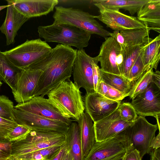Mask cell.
Instances as JSON below:
<instances>
[{
	"label": "cell",
	"instance_id": "obj_1",
	"mask_svg": "<svg viewBox=\"0 0 160 160\" xmlns=\"http://www.w3.org/2000/svg\"><path fill=\"white\" fill-rule=\"evenodd\" d=\"M77 49L59 44L46 55L28 68L42 71L34 97H43L62 82L70 80Z\"/></svg>",
	"mask_w": 160,
	"mask_h": 160
},
{
	"label": "cell",
	"instance_id": "obj_2",
	"mask_svg": "<svg viewBox=\"0 0 160 160\" xmlns=\"http://www.w3.org/2000/svg\"><path fill=\"white\" fill-rule=\"evenodd\" d=\"M48 99L63 117L78 120L85 110L81 92L70 80L63 81L47 94Z\"/></svg>",
	"mask_w": 160,
	"mask_h": 160
},
{
	"label": "cell",
	"instance_id": "obj_3",
	"mask_svg": "<svg viewBox=\"0 0 160 160\" xmlns=\"http://www.w3.org/2000/svg\"><path fill=\"white\" fill-rule=\"evenodd\" d=\"M158 129L157 124H151L144 117L139 116L131 125L115 137L123 144L126 150L135 149L142 158L151 150L150 143Z\"/></svg>",
	"mask_w": 160,
	"mask_h": 160
},
{
	"label": "cell",
	"instance_id": "obj_4",
	"mask_svg": "<svg viewBox=\"0 0 160 160\" xmlns=\"http://www.w3.org/2000/svg\"><path fill=\"white\" fill-rule=\"evenodd\" d=\"M38 29L39 37L46 42L74 47L78 49H83L88 46L92 35L82 29L66 24L40 26Z\"/></svg>",
	"mask_w": 160,
	"mask_h": 160
},
{
	"label": "cell",
	"instance_id": "obj_5",
	"mask_svg": "<svg viewBox=\"0 0 160 160\" xmlns=\"http://www.w3.org/2000/svg\"><path fill=\"white\" fill-rule=\"evenodd\" d=\"M53 15V24H66L72 25L87 31L91 34H96L105 38L111 36L112 33L105 29L88 12L78 9L55 7Z\"/></svg>",
	"mask_w": 160,
	"mask_h": 160
},
{
	"label": "cell",
	"instance_id": "obj_6",
	"mask_svg": "<svg viewBox=\"0 0 160 160\" xmlns=\"http://www.w3.org/2000/svg\"><path fill=\"white\" fill-rule=\"evenodd\" d=\"M65 134L58 132L32 130L24 139L12 142L11 156L7 160H12L19 156L48 147L62 146Z\"/></svg>",
	"mask_w": 160,
	"mask_h": 160
},
{
	"label": "cell",
	"instance_id": "obj_7",
	"mask_svg": "<svg viewBox=\"0 0 160 160\" xmlns=\"http://www.w3.org/2000/svg\"><path fill=\"white\" fill-rule=\"evenodd\" d=\"M52 48L40 38L27 40L3 53L11 62L20 69L28 68L48 53Z\"/></svg>",
	"mask_w": 160,
	"mask_h": 160
},
{
	"label": "cell",
	"instance_id": "obj_8",
	"mask_svg": "<svg viewBox=\"0 0 160 160\" xmlns=\"http://www.w3.org/2000/svg\"><path fill=\"white\" fill-rule=\"evenodd\" d=\"M42 73L39 69L25 68L17 74L12 92L18 103L27 102L34 97L38 81Z\"/></svg>",
	"mask_w": 160,
	"mask_h": 160
},
{
	"label": "cell",
	"instance_id": "obj_9",
	"mask_svg": "<svg viewBox=\"0 0 160 160\" xmlns=\"http://www.w3.org/2000/svg\"><path fill=\"white\" fill-rule=\"evenodd\" d=\"M95 59L88 55L84 49H77V56L73 67L74 83L82 88L87 93L95 92L93 81L92 63Z\"/></svg>",
	"mask_w": 160,
	"mask_h": 160
},
{
	"label": "cell",
	"instance_id": "obj_10",
	"mask_svg": "<svg viewBox=\"0 0 160 160\" xmlns=\"http://www.w3.org/2000/svg\"><path fill=\"white\" fill-rule=\"evenodd\" d=\"M15 121L18 124L25 126L31 130H39L65 134L68 126L60 122L40 115L14 108Z\"/></svg>",
	"mask_w": 160,
	"mask_h": 160
},
{
	"label": "cell",
	"instance_id": "obj_11",
	"mask_svg": "<svg viewBox=\"0 0 160 160\" xmlns=\"http://www.w3.org/2000/svg\"><path fill=\"white\" fill-rule=\"evenodd\" d=\"M131 103L139 116L160 117V89L152 82Z\"/></svg>",
	"mask_w": 160,
	"mask_h": 160
},
{
	"label": "cell",
	"instance_id": "obj_12",
	"mask_svg": "<svg viewBox=\"0 0 160 160\" xmlns=\"http://www.w3.org/2000/svg\"><path fill=\"white\" fill-rule=\"evenodd\" d=\"M14 108L57 121L68 126L73 121L62 116L48 99L41 96H35L27 102L18 103Z\"/></svg>",
	"mask_w": 160,
	"mask_h": 160
},
{
	"label": "cell",
	"instance_id": "obj_13",
	"mask_svg": "<svg viewBox=\"0 0 160 160\" xmlns=\"http://www.w3.org/2000/svg\"><path fill=\"white\" fill-rule=\"evenodd\" d=\"M100 14L95 18L105 24L114 31H121L148 28L137 17L124 14L119 10L108 9L99 10Z\"/></svg>",
	"mask_w": 160,
	"mask_h": 160
},
{
	"label": "cell",
	"instance_id": "obj_14",
	"mask_svg": "<svg viewBox=\"0 0 160 160\" xmlns=\"http://www.w3.org/2000/svg\"><path fill=\"white\" fill-rule=\"evenodd\" d=\"M120 103V101L110 100L97 92L86 93L84 97L85 112L93 122L110 114L118 108Z\"/></svg>",
	"mask_w": 160,
	"mask_h": 160
},
{
	"label": "cell",
	"instance_id": "obj_15",
	"mask_svg": "<svg viewBox=\"0 0 160 160\" xmlns=\"http://www.w3.org/2000/svg\"><path fill=\"white\" fill-rule=\"evenodd\" d=\"M133 122H128L122 120L118 109H117L108 116L93 122L96 142H101L114 138Z\"/></svg>",
	"mask_w": 160,
	"mask_h": 160
},
{
	"label": "cell",
	"instance_id": "obj_16",
	"mask_svg": "<svg viewBox=\"0 0 160 160\" xmlns=\"http://www.w3.org/2000/svg\"><path fill=\"white\" fill-rule=\"evenodd\" d=\"M126 149L116 137L95 142L84 160H113L123 156Z\"/></svg>",
	"mask_w": 160,
	"mask_h": 160
},
{
	"label": "cell",
	"instance_id": "obj_17",
	"mask_svg": "<svg viewBox=\"0 0 160 160\" xmlns=\"http://www.w3.org/2000/svg\"><path fill=\"white\" fill-rule=\"evenodd\" d=\"M121 49L116 39L112 36L105 38L97 56L100 62L101 69L108 73L121 75L117 62Z\"/></svg>",
	"mask_w": 160,
	"mask_h": 160
},
{
	"label": "cell",
	"instance_id": "obj_18",
	"mask_svg": "<svg viewBox=\"0 0 160 160\" xmlns=\"http://www.w3.org/2000/svg\"><path fill=\"white\" fill-rule=\"evenodd\" d=\"M14 5L19 13L28 18L46 15L53 11L58 0H13Z\"/></svg>",
	"mask_w": 160,
	"mask_h": 160
},
{
	"label": "cell",
	"instance_id": "obj_19",
	"mask_svg": "<svg viewBox=\"0 0 160 160\" xmlns=\"http://www.w3.org/2000/svg\"><path fill=\"white\" fill-rule=\"evenodd\" d=\"M8 6L4 22L0 31L6 38V44L9 45L15 42V38L21 26L29 18L19 13L14 7L13 0H6Z\"/></svg>",
	"mask_w": 160,
	"mask_h": 160
},
{
	"label": "cell",
	"instance_id": "obj_20",
	"mask_svg": "<svg viewBox=\"0 0 160 160\" xmlns=\"http://www.w3.org/2000/svg\"><path fill=\"white\" fill-rule=\"evenodd\" d=\"M76 122L78 126L82 155L84 158L96 142L94 123L85 112L82 113Z\"/></svg>",
	"mask_w": 160,
	"mask_h": 160
},
{
	"label": "cell",
	"instance_id": "obj_21",
	"mask_svg": "<svg viewBox=\"0 0 160 160\" xmlns=\"http://www.w3.org/2000/svg\"><path fill=\"white\" fill-rule=\"evenodd\" d=\"M150 30L144 28L114 31L111 36L114 37L121 49L132 46L142 44L146 38L149 37Z\"/></svg>",
	"mask_w": 160,
	"mask_h": 160
},
{
	"label": "cell",
	"instance_id": "obj_22",
	"mask_svg": "<svg viewBox=\"0 0 160 160\" xmlns=\"http://www.w3.org/2000/svg\"><path fill=\"white\" fill-rule=\"evenodd\" d=\"M138 19L151 30L160 32V0H150L137 13Z\"/></svg>",
	"mask_w": 160,
	"mask_h": 160
},
{
	"label": "cell",
	"instance_id": "obj_23",
	"mask_svg": "<svg viewBox=\"0 0 160 160\" xmlns=\"http://www.w3.org/2000/svg\"><path fill=\"white\" fill-rule=\"evenodd\" d=\"M150 0H93V4L99 10L108 9L119 10L120 9L129 12L131 15L138 13Z\"/></svg>",
	"mask_w": 160,
	"mask_h": 160
},
{
	"label": "cell",
	"instance_id": "obj_24",
	"mask_svg": "<svg viewBox=\"0 0 160 160\" xmlns=\"http://www.w3.org/2000/svg\"><path fill=\"white\" fill-rule=\"evenodd\" d=\"M65 150L72 160H84L82 153L81 145L78 123L72 122L65 134L63 144Z\"/></svg>",
	"mask_w": 160,
	"mask_h": 160
},
{
	"label": "cell",
	"instance_id": "obj_25",
	"mask_svg": "<svg viewBox=\"0 0 160 160\" xmlns=\"http://www.w3.org/2000/svg\"><path fill=\"white\" fill-rule=\"evenodd\" d=\"M160 35L154 39L147 38L143 59L145 68L157 69L160 59Z\"/></svg>",
	"mask_w": 160,
	"mask_h": 160
},
{
	"label": "cell",
	"instance_id": "obj_26",
	"mask_svg": "<svg viewBox=\"0 0 160 160\" xmlns=\"http://www.w3.org/2000/svg\"><path fill=\"white\" fill-rule=\"evenodd\" d=\"M21 70L15 66L0 50V79L8 84L12 90L14 87L16 76Z\"/></svg>",
	"mask_w": 160,
	"mask_h": 160
},
{
	"label": "cell",
	"instance_id": "obj_27",
	"mask_svg": "<svg viewBox=\"0 0 160 160\" xmlns=\"http://www.w3.org/2000/svg\"><path fill=\"white\" fill-rule=\"evenodd\" d=\"M147 38L142 44L129 47L122 49L123 60L120 73L122 76L128 79L130 70L139 54L144 47Z\"/></svg>",
	"mask_w": 160,
	"mask_h": 160
},
{
	"label": "cell",
	"instance_id": "obj_28",
	"mask_svg": "<svg viewBox=\"0 0 160 160\" xmlns=\"http://www.w3.org/2000/svg\"><path fill=\"white\" fill-rule=\"evenodd\" d=\"M101 79L108 85L120 92L127 94L130 91L132 82L121 75H118L104 72L100 69Z\"/></svg>",
	"mask_w": 160,
	"mask_h": 160
},
{
	"label": "cell",
	"instance_id": "obj_29",
	"mask_svg": "<svg viewBox=\"0 0 160 160\" xmlns=\"http://www.w3.org/2000/svg\"><path fill=\"white\" fill-rule=\"evenodd\" d=\"M153 69H150L145 71L135 82L131 87L130 91L127 94L130 99H133L137 96L143 92L152 82Z\"/></svg>",
	"mask_w": 160,
	"mask_h": 160
},
{
	"label": "cell",
	"instance_id": "obj_30",
	"mask_svg": "<svg viewBox=\"0 0 160 160\" xmlns=\"http://www.w3.org/2000/svg\"><path fill=\"white\" fill-rule=\"evenodd\" d=\"M62 146L45 148L18 156L12 160H49L59 152Z\"/></svg>",
	"mask_w": 160,
	"mask_h": 160
},
{
	"label": "cell",
	"instance_id": "obj_31",
	"mask_svg": "<svg viewBox=\"0 0 160 160\" xmlns=\"http://www.w3.org/2000/svg\"><path fill=\"white\" fill-rule=\"evenodd\" d=\"M144 47L139 54L130 70L128 78L132 83L135 82L145 71L151 69L145 68L144 65L143 54Z\"/></svg>",
	"mask_w": 160,
	"mask_h": 160
},
{
	"label": "cell",
	"instance_id": "obj_32",
	"mask_svg": "<svg viewBox=\"0 0 160 160\" xmlns=\"http://www.w3.org/2000/svg\"><path fill=\"white\" fill-rule=\"evenodd\" d=\"M13 102L7 96L0 95V117L9 120L15 121L13 112Z\"/></svg>",
	"mask_w": 160,
	"mask_h": 160
},
{
	"label": "cell",
	"instance_id": "obj_33",
	"mask_svg": "<svg viewBox=\"0 0 160 160\" xmlns=\"http://www.w3.org/2000/svg\"><path fill=\"white\" fill-rule=\"evenodd\" d=\"M121 119L127 122H132L137 118L138 115L131 103H120L118 108Z\"/></svg>",
	"mask_w": 160,
	"mask_h": 160
},
{
	"label": "cell",
	"instance_id": "obj_34",
	"mask_svg": "<svg viewBox=\"0 0 160 160\" xmlns=\"http://www.w3.org/2000/svg\"><path fill=\"white\" fill-rule=\"evenodd\" d=\"M31 130L25 126L19 124L4 138L11 142H17L25 139Z\"/></svg>",
	"mask_w": 160,
	"mask_h": 160
},
{
	"label": "cell",
	"instance_id": "obj_35",
	"mask_svg": "<svg viewBox=\"0 0 160 160\" xmlns=\"http://www.w3.org/2000/svg\"><path fill=\"white\" fill-rule=\"evenodd\" d=\"M18 125L15 121L9 120L0 117V136L4 138Z\"/></svg>",
	"mask_w": 160,
	"mask_h": 160
},
{
	"label": "cell",
	"instance_id": "obj_36",
	"mask_svg": "<svg viewBox=\"0 0 160 160\" xmlns=\"http://www.w3.org/2000/svg\"><path fill=\"white\" fill-rule=\"evenodd\" d=\"M99 62L97 56L92 63L93 69V81L94 91L96 92L99 83L100 81V68L98 65Z\"/></svg>",
	"mask_w": 160,
	"mask_h": 160
},
{
	"label": "cell",
	"instance_id": "obj_37",
	"mask_svg": "<svg viewBox=\"0 0 160 160\" xmlns=\"http://www.w3.org/2000/svg\"><path fill=\"white\" fill-rule=\"evenodd\" d=\"M12 142H0V160H7L11 156Z\"/></svg>",
	"mask_w": 160,
	"mask_h": 160
},
{
	"label": "cell",
	"instance_id": "obj_38",
	"mask_svg": "<svg viewBox=\"0 0 160 160\" xmlns=\"http://www.w3.org/2000/svg\"><path fill=\"white\" fill-rule=\"evenodd\" d=\"M127 97V94L121 92L114 88L108 85V90L106 98L115 101H120Z\"/></svg>",
	"mask_w": 160,
	"mask_h": 160
},
{
	"label": "cell",
	"instance_id": "obj_39",
	"mask_svg": "<svg viewBox=\"0 0 160 160\" xmlns=\"http://www.w3.org/2000/svg\"><path fill=\"white\" fill-rule=\"evenodd\" d=\"M139 152L136 149L127 150L124 154L122 160H142Z\"/></svg>",
	"mask_w": 160,
	"mask_h": 160
},
{
	"label": "cell",
	"instance_id": "obj_40",
	"mask_svg": "<svg viewBox=\"0 0 160 160\" xmlns=\"http://www.w3.org/2000/svg\"><path fill=\"white\" fill-rule=\"evenodd\" d=\"M108 90V85L102 81L99 83L96 92L106 98Z\"/></svg>",
	"mask_w": 160,
	"mask_h": 160
},
{
	"label": "cell",
	"instance_id": "obj_41",
	"mask_svg": "<svg viewBox=\"0 0 160 160\" xmlns=\"http://www.w3.org/2000/svg\"><path fill=\"white\" fill-rule=\"evenodd\" d=\"M150 147L152 149L160 148V133L159 132L158 134L152 140Z\"/></svg>",
	"mask_w": 160,
	"mask_h": 160
},
{
	"label": "cell",
	"instance_id": "obj_42",
	"mask_svg": "<svg viewBox=\"0 0 160 160\" xmlns=\"http://www.w3.org/2000/svg\"><path fill=\"white\" fill-rule=\"evenodd\" d=\"M152 82L160 89V72L159 71H156L155 72H153Z\"/></svg>",
	"mask_w": 160,
	"mask_h": 160
},
{
	"label": "cell",
	"instance_id": "obj_43",
	"mask_svg": "<svg viewBox=\"0 0 160 160\" xmlns=\"http://www.w3.org/2000/svg\"><path fill=\"white\" fill-rule=\"evenodd\" d=\"M149 153L150 160H160V148L152 149Z\"/></svg>",
	"mask_w": 160,
	"mask_h": 160
},
{
	"label": "cell",
	"instance_id": "obj_44",
	"mask_svg": "<svg viewBox=\"0 0 160 160\" xmlns=\"http://www.w3.org/2000/svg\"><path fill=\"white\" fill-rule=\"evenodd\" d=\"M65 151V148L63 145L59 152L49 160H62L64 155Z\"/></svg>",
	"mask_w": 160,
	"mask_h": 160
},
{
	"label": "cell",
	"instance_id": "obj_45",
	"mask_svg": "<svg viewBox=\"0 0 160 160\" xmlns=\"http://www.w3.org/2000/svg\"><path fill=\"white\" fill-rule=\"evenodd\" d=\"M62 160H72L69 154L65 150Z\"/></svg>",
	"mask_w": 160,
	"mask_h": 160
},
{
	"label": "cell",
	"instance_id": "obj_46",
	"mask_svg": "<svg viewBox=\"0 0 160 160\" xmlns=\"http://www.w3.org/2000/svg\"><path fill=\"white\" fill-rule=\"evenodd\" d=\"M0 142H6L9 141L6 140L4 137H2L0 136Z\"/></svg>",
	"mask_w": 160,
	"mask_h": 160
},
{
	"label": "cell",
	"instance_id": "obj_47",
	"mask_svg": "<svg viewBox=\"0 0 160 160\" xmlns=\"http://www.w3.org/2000/svg\"><path fill=\"white\" fill-rule=\"evenodd\" d=\"M8 6V5L7 4V5H3V6H0V11H1L3 9L6 8H7Z\"/></svg>",
	"mask_w": 160,
	"mask_h": 160
},
{
	"label": "cell",
	"instance_id": "obj_48",
	"mask_svg": "<svg viewBox=\"0 0 160 160\" xmlns=\"http://www.w3.org/2000/svg\"><path fill=\"white\" fill-rule=\"evenodd\" d=\"M123 156L122 157H121L117 158V159H115L114 160H123Z\"/></svg>",
	"mask_w": 160,
	"mask_h": 160
},
{
	"label": "cell",
	"instance_id": "obj_49",
	"mask_svg": "<svg viewBox=\"0 0 160 160\" xmlns=\"http://www.w3.org/2000/svg\"><path fill=\"white\" fill-rule=\"evenodd\" d=\"M2 83L1 82V81L0 80V87L2 85Z\"/></svg>",
	"mask_w": 160,
	"mask_h": 160
}]
</instances>
